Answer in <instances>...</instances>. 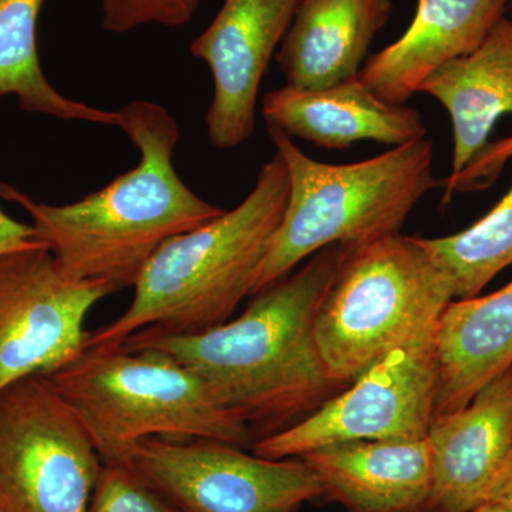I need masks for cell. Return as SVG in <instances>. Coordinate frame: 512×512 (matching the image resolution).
Returning a JSON list of instances; mask_svg holds the SVG:
<instances>
[{
    "label": "cell",
    "mask_w": 512,
    "mask_h": 512,
    "mask_svg": "<svg viewBox=\"0 0 512 512\" xmlns=\"http://www.w3.org/2000/svg\"><path fill=\"white\" fill-rule=\"evenodd\" d=\"M299 458L318 474L325 495L350 512H406L430 507L433 458L427 437L343 441Z\"/></svg>",
    "instance_id": "cell-15"
},
{
    "label": "cell",
    "mask_w": 512,
    "mask_h": 512,
    "mask_svg": "<svg viewBox=\"0 0 512 512\" xmlns=\"http://www.w3.org/2000/svg\"><path fill=\"white\" fill-rule=\"evenodd\" d=\"M269 136L288 171L289 197L254 295L322 249H356L399 234L417 202L440 184L427 138L336 165L306 156L279 131L269 130Z\"/></svg>",
    "instance_id": "cell-4"
},
{
    "label": "cell",
    "mask_w": 512,
    "mask_h": 512,
    "mask_svg": "<svg viewBox=\"0 0 512 512\" xmlns=\"http://www.w3.org/2000/svg\"><path fill=\"white\" fill-rule=\"evenodd\" d=\"M288 197V171L275 153L238 207L157 249L127 311L87 333L84 349L114 348L141 330L194 335L227 323L254 295Z\"/></svg>",
    "instance_id": "cell-3"
},
{
    "label": "cell",
    "mask_w": 512,
    "mask_h": 512,
    "mask_svg": "<svg viewBox=\"0 0 512 512\" xmlns=\"http://www.w3.org/2000/svg\"><path fill=\"white\" fill-rule=\"evenodd\" d=\"M471 512H512L507 510V508L503 507V505L490 503V501H485V503L478 505V507L474 508Z\"/></svg>",
    "instance_id": "cell-26"
},
{
    "label": "cell",
    "mask_w": 512,
    "mask_h": 512,
    "mask_svg": "<svg viewBox=\"0 0 512 512\" xmlns=\"http://www.w3.org/2000/svg\"><path fill=\"white\" fill-rule=\"evenodd\" d=\"M507 2H508V5H510L512 8V0H507Z\"/></svg>",
    "instance_id": "cell-28"
},
{
    "label": "cell",
    "mask_w": 512,
    "mask_h": 512,
    "mask_svg": "<svg viewBox=\"0 0 512 512\" xmlns=\"http://www.w3.org/2000/svg\"><path fill=\"white\" fill-rule=\"evenodd\" d=\"M45 0H0V97L15 96L28 113L120 126L119 111L67 99L47 82L37 55V19Z\"/></svg>",
    "instance_id": "cell-19"
},
{
    "label": "cell",
    "mask_w": 512,
    "mask_h": 512,
    "mask_svg": "<svg viewBox=\"0 0 512 512\" xmlns=\"http://www.w3.org/2000/svg\"><path fill=\"white\" fill-rule=\"evenodd\" d=\"M434 339L394 350L305 419L255 441L252 453L284 460L343 441L427 437L439 387Z\"/></svg>",
    "instance_id": "cell-9"
},
{
    "label": "cell",
    "mask_w": 512,
    "mask_h": 512,
    "mask_svg": "<svg viewBox=\"0 0 512 512\" xmlns=\"http://www.w3.org/2000/svg\"><path fill=\"white\" fill-rule=\"evenodd\" d=\"M421 241L450 278L456 299L480 295L512 265V185L483 218L464 231Z\"/></svg>",
    "instance_id": "cell-20"
},
{
    "label": "cell",
    "mask_w": 512,
    "mask_h": 512,
    "mask_svg": "<svg viewBox=\"0 0 512 512\" xmlns=\"http://www.w3.org/2000/svg\"><path fill=\"white\" fill-rule=\"evenodd\" d=\"M392 0H301L276 63L286 86L313 90L360 73Z\"/></svg>",
    "instance_id": "cell-16"
},
{
    "label": "cell",
    "mask_w": 512,
    "mask_h": 512,
    "mask_svg": "<svg viewBox=\"0 0 512 512\" xmlns=\"http://www.w3.org/2000/svg\"><path fill=\"white\" fill-rule=\"evenodd\" d=\"M434 343L437 417L464 409L485 384L512 367V281L490 295L451 302Z\"/></svg>",
    "instance_id": "cell-18"
},
{
    "label": "cell",
    "mask_w": 512,
    "mask_h": 512,
    "mask_svg": "<svg viewBox=\"0 0 512 512\" xmlns=\"http://www.w3.org/2000/svg\"><path fill=\"white\" fill-rule=\"evenodd\" d=\"M427 440L433 458L430 507L471 512L485 503L512 453V367L464 409L434 417Z\"/></svg>",
    "instance_id": "cell-12"
},
{
    "label": "cell",
    "mask_w": 512,
    "mask_h": 512,
    "mask_svg": "<svg viewBox=\"0 0 512 512\" xmlns=\"http://www.w3.org/2000/svg\"><path fill=\"white\" fill-rule=\"evenodd\" d=\"M511 158L512 134L488 143L454 180H444L443 204H447L457 192L481 190L493 184Z\"/></svg>",
    "instance_id": "cell-23"
},
{
    "label": "cell",
    "mask_w": 512,
    "mask_h": 512,
    "mask_svg": "<svg viewBox=\"0 0 512 512\" xmlns=\"http://www.w3.org/2000/svg\"><path fill=\"white\" fill-rule=\"evenodd\" d=\"M406 512H441V511L436 510V508H433V507H424V508H419V510L406 511Z\"/></svg>",
    "instance_id": "cell-27"
},
{
    "label": "cell",
    "mask_w": 512,
    "mask_h": 512,
    "mask_svg": "<svg viewBox=\"0 0 512 512\" xmlns=\"http://www.w3.org/2000/svg\"><path fill=\"white\" fill-rule=\"evenodd\" d=\"M40 247L46 244L33 225L13 220L0 208V256Z\"/></svg>",
    "instance_id": "cell-24"
},
{
    "label": "cell",
    "mask_w": 512,
    "mask_h": 512,
    "mask_svg": "<svg viewBox=\"0 0 512 512\" xmlns=\"http://www.w3.org/2000/svg\"><path fill=\"white\" fill-rule=\"evenodd\" d=\"M45 377L82 420L103 463H126L150 437L255 443L197 373L160 350L83 349Z\"/></svg>",
    "instance_id": "cell-5"
},
{
    "label": "cell",
    "mask_w": 512,
    "mask_h": 512,
    "mask_svg": "<svg viewBox=\"0 0 512 512\" xmlns=\"http://www.w3.org/2000/svg\"><path fill=\"white\" fill-rule=\"evenodd\" d=\"M262 114L268 130L328 150L363 140L399 147L427 134L419 110L380 99L359 74L322 89L272 90L262 99Z\"/></svg>",
    "instance_id": "cell-13"
},
{
    "label": "cell",
    "mask_w": 512,
    "mask_h": 512,
    "mask_svg": "<svg viewBox=\"0 0 512 512\" xmlns=\"http://www.w3.org/2000/svg\"><path fill=\"white\" fill-rule=\"evenodd\" d=\"M113 293L64 276L47 247L0 256V394L76 359L89 333L87 313Z\"/></svg>",
    "instance_id": "cell-10"
},
{
    "label": "cell",
    "mask_w": 512,
    "mask_h": 512,
    "mask_svg": "<svg viewBox=\"0 0 512 512\" xmlns=\"http://www.w3.org/2000/svg\"><path fill=\"white\" fill-rule=\"evenodd\" d=\"M443 104L453 124L454 180L488 144L495 124L512 116V19L503 18L470 55L431 74L420 87Z\"/></svg>",
    "instance_id": "cell-17"
},
{
    "label": "cell",
    "mask_w": 512,
    "mask_h": 512,
    "mask_svg": "<svg viewBox=\"0 0 512 512\" xmlns=\"http://www.w3.org/2000/svg\"><path fill=\"white\" fill-rule=\"evenodd\" d=\"M507 0H417L396 42L370 57L359 76L380 97L406 104L447 63L470 55L505 18Z\"/></svg>",
    "instance_id": "cell-14"
},
{
    "label": "cell",
    "mask_w": 512,
    "mask_h": 512,
    "mask_svg": "<svg viewBox=\"0 0 512 512\" xmlns=\"http://www.w3.org/2000/svg\"><path fill=\"white\" fill-rule=\"evenodd\" d=\"M201 0H101L106 32L128 33L146 25L180 28L194 18Z\"/></svg>",
    "instance_id": "cell-22"
},
{
    "label": "cell",
    "mask_w": 512,
    "mask_h": 512,
    "mask_svg": "<svg viewBox=\"0 0 512 512\" xmlns=\"http://www.w3.org/2000/svg\"><path fill=\"white\" fill-rule=\"evenodd\" d=\"M121 464L181 512H295L325 495L302 458L271 460L225 441L150 437Z\"/></svg>",
    "instance_id": "cell-8"
},
{
    "label": "cell",
    "mask_w": 512,
    "mask_h": 512,
    "mask_svg": "<svg viewBox=\"0 0 512 512\" xmlns=\"http://www.w3.org/2000/svg\"><path fill=\"white\" fill-rule=\"evenodd\" d=\"M87 512H181L127 464L103 463Z\"/></svg>",
    "instance_id": "cell-21"
},
{
    "label": "cell",
    "mask_w": 512,
    "mask_h": 512,
    "mask_svg": "<svg viewBox=\"0 0 512 512\" xmlns=\"http://www.w3.org/2000/svg\"><path fill=\"white\" fill-rule=\"evenodd\" d=\"M348 251L332 245L316 252L295 274L256 293L238 319L217 328L194 335L141 330L123 346L174 357L204 380L252 436H271L346 387L320 355L315 322Z\"/></svg>",
    "instance_id": "cell-1"
},
{
    "label": "cell",
    "mask_w": 512,
    "mask_h": 512,
    "mask_svg": "<svg viewBox=\"0 0 512 512\" xmlns=\"http://www.w3.org/2000/svg\"><path fill=\"white\" fill-rule=\"evenodd\" d=\"M487 501L503 505L507 510L512 511V453L507 463H505L500 476H498L493 487H491Z\"/></svg>",
    "instance_id": "cell-25"
},
{
    "label": "cell",
    "mask_w": 512,
    "mask_h": 512,
    "mask_svg": "<svg viewBox=\"0 0 512 512\" xmlns=\"http://www.w3.org/2000/svg\"><path fill=\"white\" fill-rule=\"evenodd\" d=\"M101 466L89 431L45 376L0 394V512H87Z\"/></svg>",
    "instance_id": "cell-7"
},
{
    "label": "cell",
    "mask_w": 512,
    "mask_h": 512,
    "mask_svg": "<svg viewBox=\"0 0 512 512\" xmlns=\"http://www.w3.org/2000/svg\"><path fill=\"white\" fill-rule=\"evenodd\" d=\"M119 114V127L140 151V163L101 190L73 204L49 205L0 184V195L28 212L64 276L101 282L116 292L134 288L168 239L225 212L178 177L173 156L180 128L170 111L134 100Z\"/></svg>",
    "instance_id": "cell-2"
},
{
    "label": "cell",
    "mask_w": 512,
    "mask_h": 512,
    "mask_svg": "<svg viewBox=\"0 0 512 512\" xmlns=\"http://www.w3.org/2000/svg\"><path fill=\"white\" fill-rule=\"evenodd\" d=\"M301 0H224L210 26L191 43L210 67L214 96L207 111L212 146L232 150L255 130L259 86Z\"/></svg>",
    "instance_id": "cell-11"
},
{
    "label": "cell",
    "mask_w": 512,
    "mask_h": 512,
    "mask_svg": "<svg viewBox=\"0 0 512 512\" xmlns=\"http://www.w3.org/2000/svg\"><path fill=\"white\" fill-rule=\"evenodd\" d=\"M454 299L421 238L399 232L349 249L316 315L320 355L349 386L394 350L436 336Z\"/></svg>",
    "instance_id": "cell-6"
}]
</instances>
